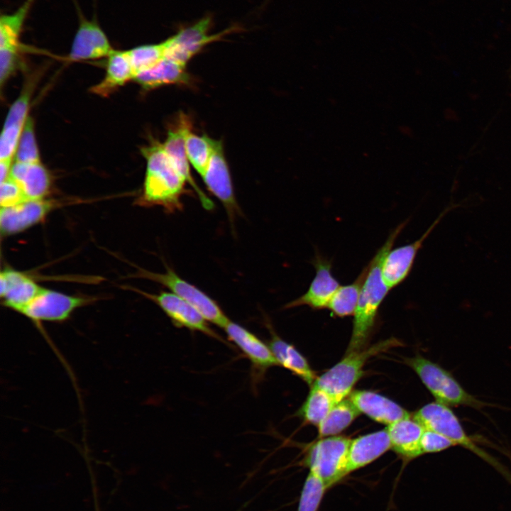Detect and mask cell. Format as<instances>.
Instances as JSON below:
<instances>
[{"instance_id": "obj_12", "label": "cell", "mask_w": 511, "mask_h": 511, "mask_svg": "<svg viewBox=\"0 0 511 511\" xmlns=\"http://www.w3.org/2000/svg\"><path fill=\"white\" fill-rule=\"evenodd\" d=\"M453 204L443 210L427 231L415 241L390 250L382 265V277L386 285L392 290L401 284L409 275L419 250L444 216L456 208Z\"/></svg>"}, {"instance_id": "obj_21", "label": "cell", "mask_w": 511, "mask_h": 511, "mask_svg": "<svg viewBox=\"0 0 511 511\" xmlns=\"http://www.w3.org/2000/svg\"><path fill=\"white\" fill-rule=\"evenodd\" d=\"M391 448L404 460L422 455L421 439L424 427L413 417L398 420L388 426Z\"/></svg>"}, {"instance_id": "obj_5", "label": "cell", "mask_w": 511, "mask_h": 511, "mask_svg": "<svg viewBox=\"0 0 511 511\" xmlns=\"http://www.w3.org/2000/svg\"><path fill=\"white\" fill-rule=\"evenodd\" d=\"M436 402L448 407L480 410L488 404L468 392L453 375L439 364L418 355L407 361Z\"/></svg>"}, {"instance_id": "obj_24", "label": "cell", "mask_w": 511, "mask_h": 511, "mask_svg": "<svg viewBox=\"0 0 511 511\" xmlns=\"http://www.w3.org/2000/svg\"><path fill=\"white\" fill-rule=\"evenodd\" d=\"M135 72L128 50H114L108 57L103 79L92 88V92L107 96L128 81L134 79Z\"/></svg>"}, {"instance_id": "obj_32", "label": "cell", "mask_w": 511, "mask_h": 511, "mask_svg": "<svg viewBox=\"0 0 511 511\" xmlns=\"http://www.w3.org/2000/svg\"><path fill=\"white\" fill-rule=\"evenodd\" d=\"M328 488L320 477L309 471L303 484L297 511H318Z\"/></svg>"}, {"instance_id": "obj_19", "label": "cell", "mask_w": 511, "mask_h": 511, "mask_svg": "<svg viewBox=\"0 0 511 511\" xmlns=\"http://www.w3.org/2000/svg\"><path fill=\"white\" fill-rule=\"evenodd\" d=\"M349 400L361 413L388 426L410 416L407 410L394 401L372 391L351 392Z\"/></svg>"}, {"instance_id": "obj_20", "label": "cell", "mask_w": 511, "mask_h": 511, "mask_svg": "<svg viewBox=\"0 0 511 511\" xmlns=\"http://www.w3.org/2000/svg\"><path fill=\"white\" fill-rule=\"evenodd\" d=\"M390 449H391V442L387 429L351 439L348 456L347 473L372 463Z\"/></svg>"}, {"instance_id": "obj_37", "label": "cell", "mask_w": 511, "mask_h": 511, "mask_svg": "<svg viewBox=\"0 0 511 511\" xmlns=\"http://www.w3.org/2000/svg\"><path fill=\"white\" fill-rule=\"evenodd\" d=\"M27 198L19 185L9 177L1 182L0 204L1 207H9L18 204Z\"/></svg>"}, {"instance_id": "obj_36", "label": "cell", "mask_w": 511, "mask_h": 511, "mask_svg": "<svg viewBox=\"0 0 511 511\" xmlns=\"http://www.w3.org/2000/svg\"><path fill=\"white\" fill-rule=\"evenodd\" d=\"M29 92L28 89L22 92L18 98L13 103L6 117L4 126L25 125L28 118Z\"/></svg>"}, {"instance_id": "obj_2", "label": "cell", "mask_w": 511, "mask_h": 511, "mask_svg": "<svg viewBox=\"0 0 511 511\" xmlns=\"http://www.w3.org/2000/svg\"><path fill=\"white\" fill-rule=\"evenodd\" d=\"M407 224V221H403L391 232L368 264V272L353 314L347 353L361 350L373 329L380 306L390 290L382 277L383 263Z\"/></svg>"}, {"instance_id": "obj_34", "label": "cell", "mask_w": 511, "mask_h": 511, "mask_svg": "<svg viewBox=\"0 0 511 511\" xmlns=\"http://www.w3.org/2000/svg\"><path fill=\"white\" fill-rule=\"evenodd\" d=\"M24 126H4L0 138V160H13Z\"/></svg>"}, {"instance_id": "obj_30", "label": "cell", "mask_w": 511, "mask_h": 511, "mask_svg": "<svg viewBox=\"0 0 511 511\" xmlns=\"http://www.w3.org/2000/svg\"><path fill=\"white\" fill-rule=\"evenodd\" d=\"M311 387L300 414L307 422L318 426L336 403L323 390L314 385Z\"/></svg>"}, {"instance_id": "obj_28", "label": "cell", "mask_w": 511, "mask_h": 511, "mask_svg": "<svg viewBox=\"0 0 511 511\" xmlns=\"http://www.w3.org/2000/svg\"><path fill=\"white\" fill-rule=\"evenodd\" d=\"M33 0H26L16 11L0 18V48L17 49L19 36Z\"/></svg>"}, {"instance_id": "obj_18", "label": "cell", "mask_w": 511, "mask_h": 511, "mask_svg": "<svg viewBox=\"0 0 511 511\" xmlns=\"http://www.w3.org/2000/svg\"><path fill=\"white\" fill-rule=\"evenodd\" d=\"M223 329L229 339L249 359L256 370L261 373L271 366L278 365L268 344L241 325L230 319Z\"/></svg>"}, {"instance_id": "obj_17", "label": "cell", "mask_w": 511, "mask_h": 511, "mask_svg": "<svg viewBox=\"0 0 511 511\" xmlns=\"http://www.w3.org/2000/svg\"><path fill=\"white\" fill-rule=\"evenodd\" d=\"M33 279L23 272L6 268L0 273V295L3 304L18 312L42 290Z\"/></svg>"}, {"instance_id": "obj_13", "label": "cell", "mask_w": 511, "mask_h": 511, "mask_svg": "<svg viewBox=\"0 0 511 511\" xmlns=\"http://www.w3.org/2000/svg\"><path fill=\"white\" fill-rule=\"evenodd\" d=\"M140 294L155 303L177 327L199 331L222 341V339L209 326L199 311L188 302L171 292L150 294L138 290Z\"/></svg>"}, {"instance_id": "obj_35", "label": "cell", "mask_w": 511, "mask_h": 511, "mask_svg": "<svg viewBox=\"0 0 511 511\" xmlns=\"http://www.w3.org/2000/svg\"><path fill=\"white\" fill-rule=\"evenodd\" d=\"M420 444L422 454L440 452L456 446L447 436L429 429L424 430Z\"/></svg>"}, {"instance_id": "obj_25", "label": "cell", "mask_w": 511, "mask_h": 511, "mask_svg": "<svg viewBox=\"0 0 511 511\" xmlns=\"http://www.w3.org/2000/svg\"><path fill=\"white\" fill-rule=\"evenodd\" d=\"M271 336L268 346L278 365L290 370L311 386L317 379L305 358L291 344H288L269 328Z\"/></svg>"}, {"instance_id": "obj_33", "label": "cell", "mask_w": 511, "mask_h": 511, "mask_svg": "<svg viewBox=\"0 0 511 511\" xmlns=\"http://www.w3.org/2000/svg\"><path fill=\"white\" fill-rule=\"evenodd\" d=\"M15 161L33 163L40 161L33 120L28 117L25 123L15 154Z\"/></svg>"}, {"instance_id": "obj_23", "label": "cell", "mask_w": 511, "mask_h": 511, "mask_svg": "<svg viewBox=\"0 0 511 511\" xmlns=\"http://www.w3.org/2000/svg\"><path fill=\"white\" fill-rule=\"evenodd\" d=\"M186 67L165 57L152 68L138 74L134 80L143 89L148 90L165 85L187 84L190 78Z\"/></svg>"}, {"instance_id": "obj_15", "label": "cell", "mask_w": 511, "mask_h": 511, "mask_svg": "<svg viewBox=\"0 0 511 511\" xmlns=\"http://www.w3.org/2000/svg\"><path fill=\"white\" fill-rule=\"evenodd\" d=\"M57 202L45 199H27L9 207H1L0 230L2 235L20 233L43 221Z\"/></svg>"}, {"instance_id": "obj_39", "label": "cell", "mask_w": 511, "mask_h": 511, "mask_svg": "<svg viewBox=\"0 0 511 511\" xmlns=\"http://www.w3.org/2000/svg\"><path fill=\"white\" fill-rule=\"evenodd\" d=\"M12 164V160H0L1 182L9 177Z\"/></svg>"}, {"instance_id": "obj_22", "label": "cell", "mask_w": 511, "mask_h": 511, "mask_svg": "<svg viewBox=\"0 0 511 511\" xmlns=\"http://www.w3.org/2000/svg\"><path fill=\"white\" fill-rule=\"evenodd\" d=\"M9 177L19 185L27 199H45L50 191V177L40 161L33 163L14 161Z\"/></svg>"}, {"instance_id": "obj_29", "label": "cell", "mask_w": 511, "mask_h": 511, "mask_svg": "<svg viewBox=\"0 0 511 511\" xmlns=\"http://www.w3.org/2000/svg\"><path fill=\"white\" fill-rule=\"evenodd\" d=\"M214 140L208 136L195 134L190 131L185 138V150L189 163L202 177L209 164Z\"/></svg>"}, {"instance_id": "obj_38", "label": "cell", "mask_w": 511, "mask_h": 511, "mask_svg": "<svg viewBox=\"0 0 511 511\" xmlns=\"http://www.w3.org/2000/svg\"><path fill=\"white\" fill-rule=\"evenodd\" d=\"M17 49L0 48V81L1 86L15 69L17 62Z\"/></svg>"}, {"instance_id": "obj_16", "label": "cell", "mask_w": 511, "mask_h": 511, "mask_svg": "<svg viewBox=\"0 0 511 511\" xmlns=\"http://www.w3.org/2000/svg\"><path fill=\"white\" fill-rule=\"evenodd\" d=\"M114 50L100 26L83 18L74 37L69 58L78 61L108 57Z\"/></svg>"}, {"instance_id": "obj_6", "label": "cell", "mask_w": 511, "mask_h": 511, "mask_svg": "<svg viewBox=\"0 0 511 511\" xmlns=\"http://www.w3.org/2000/svg\"><path fill=\"white\" fill-rule=\"evenodd\" d=\"M351 439L324 437L312 444L303 460L309 471L320 477L329 488L348 475L346 468Z\"/></svg>"}, {"instance_id": "obj_11", "label": "cell", "mask_w": 511, "mask_h": 511, "mask_svg": "<svg viewBox=\"0 0 511 511\" xmlns=\"http://www.w3.org/2000/svg\"><path fill=\"white\" fill-rule=\"evenodd\" d=\"M202 179L209 191L221 202L233 222L240 209L221 141L214 140L213 153Z\"/></svg>"}, {"instance_id": "obj_14", "label": "cell", "mask_w": 511, "mask_h": 511, "mask_svg": "<svg viewBox=\"0 0 511 511\" xmlns=\"http://www.w3.org/2000/svg\"><path fill=\"white\" fill-rule=\"evenodd\" d=\"M316 273L307 292L285 304L290 309L308 306L314 309L327 308L333 295L340 287L331 273V261L317 253L312 262Z\"/></svg>"}, {"instance_id": "obj_8", "label": "cell", "mask_w": 511, "mask_h": 511, "mask_svg": "<svg viewBox=\"0 0 511 511\" xmlns=\"http://www.w3.org/2000/svg\"><path fill=\"white\" fill-rule=\"evenodd\" d=\"M212 24L211 16H205L195 23L180 28L175 35L164 40L165 57L187 66V62L207 45L221 40L225 35L239 30L233 26L216 34H209Z\"/></svg>"}, {"instance_id": "obj_27", "label": "cell", "mask_w": 511, "mask_h": 511, "mask_svg": "<svg viewBox=\"0 0 511 511\" xmlns=\"http://www.w3.org/2000/svg\"><path fill=\"white\" fill-rule=\"evenodd\" d=\"M360 414L349 399L339 402L317 426L319 436L336 435L348 427Z\"/></svg>"}, {"instance_id": "obj_10", "label": "cell", "mask_w": 511, "mask_h": 511, "mask_svg": "<svg viewBox=\"0 0 511 511\" xmlns=\"http://www.w3.org/2000/svg\"><path fill=\"white\" fill-rule=\"evenodd\" d=\"M191 119L185 113L180 112L175 122L168 129L165 142L163 143L165 151L179 173L194 189L204 209L211 210L214 203L206 195L194 181L190 171L189 162L185 150V138L192 131Z\"/></svg>"}, {"instance_id": "obj_40", "label": "cell", "mask_w": 511, "mask_h": 511, "mask_svg": "<svg viewBox=\"0 0 511 511\" xmlns=\"http://www.w3.org/2000/svg\"><path fill=\"white\" fill-rule=\"evenodd\" d=\"M94 476H92V493H93V499H94V511H100L99 502H98V495H97V490L95 481L94 480Z\"/></svg>"}, {"instance_id": "obj_4", "label": "cell", "mask_w": 511, "mask_h": 511, "mask_svg": "<svg viewBox=\"0 0 511 511\" xmlns=\"http://www.w3.org/2000/svg\"><path fill=\"white\" fill-rule=\"evenodd\" d=\"M412 417L425 429L441 433L453 441L456 446H461L474 453L511 483V473L509 470L477 445L473 437L466 434L459 419L449 407L438 402H430L419 409Z\"/></svg>"}, {"instance_id": "obj_26", "label": "cell", "mask_w": 511, "mask_h": 511, "mask_svg": "<svg viewBox=\"0 0 511 511\" xmlns=\"http://www.w3.org/2000/svg\"><path fill=\"white\" fill-rule=\"evenodd\" d=\"M367 272L368 265L352 283L340 286L336 291L327 307L334 316L344 317L354 314Z\"/></svg>"}, {"instance_id": "obj_9", "label": "cell", "mask_w": 511, "mask_h": 511, "mask_svg": "<svg viewBox=\"0 0 511 511\" xmlns=\"http://www.w3.org/2000/svg\"><path fill=\"white\" fill-rule=\"evenodd\" d=\"M92 302L91 297L73 296L46 288L18 313L36 324L42 322H62L79 307Z\"/></svg>"}, {"instance_id": "obj_7", "label": "cell", "mask_w": 511, "mask_h": 511, "mask_svg": "<svg viewBox=\"0 0 511 511\" xmlns=\"http://www.w3.org/2000/svg\"><path fill=\"white\" fill-rule=\"evenodd\" d=\"M137 276L163 285L197 308L209 323L224 328L230 320L214 300L167 266L165 272L159 273L140 269Z\"/></svg>"}, {"instance_id": "obj_1", "label": "cell", "mask_w": 511, "mask_h": 511, "mask_svg": "<svg viewBox=\"0 0 511 511\" xmlns=\"http://www.w3.org/2000/svg\"><path fill=\"white\" fill-rule=\"evenodd\" d=\"M141 152L146 160V171L140 204L160 206L168 213L181 211L187 182L172 163L163 143L152 142Z\"/></svg>"}, {"instance_id": "obj_3", "label": "cell", "mask_w": 511, "mask_h": 511, "mask_svg": "<svg viewBox=\"0 0 511 511\" xmlns=\"http://www.w3.org/2000/svg\"><path fill=\"white\" fill-rule=\"evenodd\" d=\"M397 345L399 341L390 338L363 350L347 353L341 361L317 377L312 385L325 391L338 403L350 395L353 385L362 376L363 366L368 358Z\"/></svg>"}, {"instance_id": "obj_31", "label": "cell", "mask_w": 511, "mask_h": 511, "mask_svg": "<svg viewBox=\"0 0 511 511\" xmlns=\"http://www.w3.org/2000/svg\"><path fill=\"white\" fill-rule=\"evenodd\" d=\"M128 52L136 77L138 74L156 65L165 57V43L163 41L157 44L139 45Z\"/></svg>"}]
</instances>
